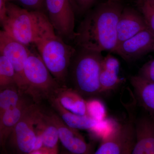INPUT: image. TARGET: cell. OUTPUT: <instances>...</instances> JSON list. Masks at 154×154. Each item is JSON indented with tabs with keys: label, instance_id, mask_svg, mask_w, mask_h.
<instances>
[{
	"label": "cell",
	"instance_id": "cell-1",
	"mask_svg": "<svg viewBox=\"0 0 154 154\" xmlns=\"http://www.w3.org/2000/svg\"><path fill=\"white\" fill-rule=\"evenodd\" d=\"M123 8L119 1L108 0L94 9L80 24L74 38L81 48L102 53L117 45V25Z\"/></svg>",
	"mask_w": 154,
	"mask_h": 154
},
{
	"label": "cell",
	"instance_id": "cell-2",
	"mask_svg": "<svg viewBox=\"0 0 154 154\" xmlns=\"http://www.w3.org/2000/svg\"><path fill=\"white\" fill-rule=\"evenodd\" d=\"M4 31L25 45H36L42 39L56 33L48 17L41 11H28L6 3L0 11Z\"/></svg>",
	"mask_w": 154,
	"mask_h": 154
},
{
	"label": "cell",
	"instance_id": "cell-3",
	"mask_svg": "<svg viewBox=\"0 0 154 154\" xmlns=\"http://www.w3.org/2000/svg\"><path fill=\"white\" fill-rule=\"evenodd\" d=\"M35 46L53 77L61 86H64L70 61L75 53L74 48L56 33L42 39Z\"/></svg>",
	"mask_w": 154,
	"mask_h": 154
},
{
	"label": "cell",
	"instance_id": "cell-4",
	"mask_svg": "<svg viewBox=\"0 0 154 154\" xmlns=\"http://www.w3.org/2000/svg\"><path fill=\"white\" fill-rule=\"evenodd\" d=\"M102 53L81 48L73 63L72 77L76 89L81 95L100 94L99 82Z\"/></svg>",
	"mask_w": 154,
	"mask_h": 154
},
{
	"label": "cell",
	"instance_id": "cell-5",
	"mask_svg": "<svg viewBox=\"0 0 154 154\" xmlns=\"http://www.w3.org/2000/svg\"><path fill=\"white\" fill-rule=\"evenodd\" d=\"M26 85L25 94L35 102L49 99L61 86L46 67L38 54L31 51L24 67Z\"/></svg>",
	"mask_w": 154,
	"mask_h": 154
},
{
	"label": "cell",
	"instance_id": "cell-6",
	"mask_svg": "<svg viewBox=\"0 0 154 154\" xmlns=\"http://www.w3.org/2000/svg\"><path fill=\"white\" fill-rule=\"evenodd\" d=\"M39 111L37 106L32 104L7 140L6 143H10L16 154L34 152L36 135V122Z\"/></svg>",
	"mask_w": 154,
	"mask_h": 154
},
{
	"label": "cell",
	"instance_id": "cell-7",
	"mask_svg": "<svg viewBox=\"0 0 154 154\" xmlns=\"http://www.w3.org/2000/svg\"><path fill=\"white\" fill-rule=\"evenodd\" d=\"M72 0H45L49 19L56 33L62 38H74L75 16Z\"/></svg>",
	"mask_w": 154,
	"mask_h": 154
},
{
	"label": "cell",
	"instance_id": "cell-8",
	"mask_svg": "<svg viewBox=\"0 0 154 154\" xmlns=\"http://www.w3.org/2000/svg\"><path fill=\"white\" fill-rule=\"evenodd\" d=\"M30 52L27 45L12 38L4 30L1 31V55L7 58L12 63L16 72L17 85L24 94L26 90L24 67Z\"/></svg>",
	"mask_w": 154,
	"mask_h": 154
},
{
	"label": "cell",
	"instance_id": "cell-9",
	"mask_svg": "<svg viewBox=\"0 0 154 154\" xmlns=\"http://www.w3.org/2000/svg\"><path fill=\"white\" fill-rule=\"evenodd\" d=\"M58 130L59 140L63 146L70 154H93L91 144L88 143L78 130L68 126L57 114H48Z\"/></svg>",
	"mask_w": 154,
	"mask_h": 154
},
{
	"label": "cell",
	"instance_id": "cell-10",
	"mask_svg": "<svg viewBox=\"0 0 154 154\" xmlns=\"http://www.w3.org/2000/svg\"><path fill=\"white\" fill-rule=\"evenodd\" d=\"M134 142L133 124L130 122L120 124L111 135L102 140L93 154H124Z\"/></svg>",
	"mask_w": 154,
	"mask_h": 154
},
{
	"label": "cell",
	"instance_id": "cell-11",
	"mask_svg": "<svg viewBox=\"0 0 154 154\" xmlns=\"http://www.w3.org/2000/svg\"><path fill=\"white\" fill-rule=\"evenodd\" d=\"M154 48V35L146 29L122 42L113 50L126 61L134 60L146 54Z\"/></svg>",
	"mask_w": 154,
	"mask_h": 154
},
{
	"label": "cell",
	"instance_id": "cell-12",
	"mask_svg": "<svg viewBox=\"0 0 154 154\" xmlns=\"http://www.w3.org/2000/svg\"><path fill=\"white\" fill-rule=\"evenodd\" d=\"M135 142L131 154H154V118L143 116L134 126Z\"/></svg>",
	"mask_w": 154,
	"mask_h": 154
},
{
	"label": "cell",
	"instance_id": "cell-13",
	"mask_svg": "<svg viewBox=\"0 0 154 154\" xmlns=\"http://www.w3.org/2000/svg\"><path fill=\"white\" fill-rule=\"evenodd\" d=\"M146 29L147 27L142 15L131 8L123 9L117 25L116 46Z\"/></svg>",
	"mask_w": 154,
	"mask_h": 154
},
{
	"label": "cell",
	"instance_id": "cell-14",
	"mask_svg": "<svg viewBox=\"0 0 154 154\" xmlns=\"http://www.w3.org/2000/svg\"><path fill=\"white\" fill-rule=\"evenodd\" d=\"M32 104L24 98L16 107L0 116V142L2 146L5 145L15 127Z\"/></svg>",
	"mask_w": 154,
	"mask_h": 154
},
{
	"label": "cell",
	"instance_id": "cell-15",
	"mask_svg": "<svg viewBox=\"0 0 154 154\" xmlns=\"http://www.w3.org/2000/svg\"><path fill=\"white\" fill-rule=\"evenodd\" d=\"M36 128L41 133L43 140L42 149L48 154H56L59 135L57 127L48 114L39 111L36 122Z\"/></svg>",
	"mask_w": 154,
	"mask_h": 154
},
{
	"label": "cell",
	"instance_id": "cell-16",
	"mask_svg": "<svg viewBox=\"0 0 154 154\" xmlns=\"http://www.w3.org/2000/svg\"><path fill=\"white\" fill-rule=\"evenodd\" d=\"M48 99L61 119L66 125L71 128L78 130H86L89 131L98 122L88 115H79L66 110L53 96H51Z\"/></svg>",
	"mask_w": 154,
	"mask_h": 154
},
{
	"label": "cell",
	"instance_id": "cell-17",
	"mask_svg": "<svg viewBox=\"0 0 154 154\" xmlns=\"http://www.w3.org/2000/svg\"><path fill=\"white\" fill-rule=\"evenodd\" d=\"M53 96L63 107L70 112L79 115H87L86 101L76 90L61 86Z\"/></svg>",
	"mask_w": 154,
	"mask_h": 154
},
{
	"label": "cell",
	"instance_id": "cell-18",
	"mask_svg": "<svg viewBox=\"0 0 154 154\" xmlns=\"http://www.w3.org/2000/svg\"><path fill=\"white\" fill-rule=\"evenodd\" d=\"M130 81L140 105L154 118V83L138 75L131 77Z\"/></svg>",
	"mask_w": 154,
	"mask_h": 154
},
{
	"label": "cell",
	"instance_id": "cell-19",
	"mask_svg": "<svg viewBox=\"0 0 154 154\" xmlns=\"http://www.w3.org/2000/svg\"><path fill=\"white\" fill-rule=\"evenodd\" d=\"M24 93L17 85H12L0 90V116L7 110L16 107L22 101Z\"/></svg>",
	"mask_w": 154,
	"mask_h": 154
},
{
	"label": "cell",
	"instance_id": "cell-20",
	"mask_svg": "<svg viewBox=\"0 0 154 154\" xmlns=\"http://www.w3.org/2000/svg\"><path fill=\"white\" fill-rule=\"evenodd\" d=\"M14 85H17V79L14 66L7 58L1 55L0 89Z\"/></svg>",
	"mask_w": 154,
	"mask_h": 154
},
{
	"label": "cell",
	"instance_id": "cell-21",
	"mask_svg": "<svg viewBox=\"0 0 154 154\" xmlns=\"http://www.w3.org/2000/svg\"><path fill=\"white\" fill-rule=\"evenodd\" d=\"M119 125L114 119L107 117L104 120L98 122L89 131L102 140L111 135Z\"/></svg>",
	"mask_w": 154,
	"mask_h": 154
},
{
	"label": "cell",
	"instance_id": "cell-22",
	"mask_svg": "<svg viewBox=\"0 0 154 154\" xmlns=\"http://www.w3.org/2000/svg\"><path fill=\"white\" fill-rule=\"evenodd\" d=\"M122 82L119 74L101 69L99 78L100 93H105L115 89Z\"/></svg>",
	"mask_w": 154,
	"mask_h": 154
},
{
	"label": "cell",
	"instance_id": "cell-23",
	"mask_svg": "<svg viewBox=\"0 0 154 154\" xmlns=\"http://www.w3.org/2000/svg\"><path fill=\"white\" fill-rule=\"evenodd\" d=\"M87 115L99 122L107 118V110L104 103L99 99H92L86 101Z\"/></svg>",
	"mask_w": 154,
	"mask_h": 154
},
{
	"label": "cell",
	"instance_id": "cell-24",
	"mask_svg": "<svg viewBox=\"0 0 154 154\" xmlns=\"http://www.w3.org/2000/svg\"><path fill=\"white\" fill-rule=\"evenodd\" d=\"M140 8L148 29L154 35V6L149 0H141Z\"/></svg>",
	"mask_w": 154,
	"mask_h": 154
},
{
	"label": "cell",
	"instance_id": "cell-25",
	"mask_svg": "<svg viewBox=\"0 0 154 154\" xmlns=\"http://www.w3.org/2000/svg\"><path fill=\"white\" fill-rule=\"evenodd\" d=\"M101 67L102 69L119 74L120 63L116 58L108 54L102 59Z\"/></svg>",
	"mask_w": 154,
	"mask_h": 154
},
{
	"label": "cell",
	"instance_id": "cell-26",
	"mask_svg": "<svg viewBox=\"0 0 154 154\" xmlns=\"http://www.w3.org/2000/svg\"><path fill=\"white\" fill-rule=\"evenodd\" d=\"M137 75L148 82L154 83V59L145 63L140 69Z\"/></svg>",
	"mask_w": 154,
	"mask_h": 154
},
{
	"label": "cell",
	"instance_id": "cell-27",
	"mask_svg": "<svg viewBox=\"0 0 154 154\" xmlns=\"http://www.w3.org/2000/svg\"><path fill=\"white\" fill-rule=\"evenodd\" d=\"M22 5L33 11H41L42 7L45 6V0H18Z\"/></svg>",
	"mask_w": 154,
	"mask_h": 154
},
{
	"label": "cell",
	"instance_id": "cell-28",
	"mask_svg": "<svg viewBox=\"0 0 154 154\" xmlns=\"http://www.w3.org/2000/svg\"><path fill=\"white\" fill-rule=\"evenodd\" d=\"M82 11H85L90 8L95 0H72Z\"/></svg>",
	"mask_w": 154,
	"mask_h": 154
},
{
	"label": "cell",
	"instance_id": "cell-29",
	"mask_svg": "<svg viewBox=\"0 0 154 154\" xmlns=\"http://www.w3.org/2000/svg\"><path fill=\"white\" fill-rule=\"evenodd\" d=\"M133 146H132L131 147H130L125 152V153L124 154H131V151H132V150L133 149Z\"/></svg>",
	"mask_w": 154,
	"mask_h": 154
},
{
	"label": "cell",
	"instance_id": "cell-30",
	"mask_svg": "<svg viewBox=\"0 0 154 154\" xmlns=\"http://www.w3.org/2000/svg\"><path fill=\"white\" fill-rule=\"evenodd\" d=\"M61 154H70L68 152H66V151H64L62 152L61 153Z\"/></svg>",
	"mask_w": 154,
	"mask_h": 154
},
{
	"label": "cell",
	"instance_id": "cell-31",
	"mask_svg": "<svg viewBox=\"0 0 154 154\" xmlns=\"http://www.w3.org/2000/svg\"><path fill=\"white\" fill-rule=\"evenodd\" d=\"M149 1L154 6V1H153V0H149Z\"/></svg>",
	"mask_w": 154,
	"mask_h": 154
},
{
	"label": "cell",
	"instance_id": "cell-32",
	"mask_svg": "<svg viewBox=\"0 0 154 154\" xmlns=\"http://www.w3.org/2000/svg\"><path fill=\"white\" fill-rule=\"evenodd\" d=\"M112 1H119V0H112Z\"/></svg>",
	"mask_w": 154,
	"mask_h": 154
},
{
	"label": "cell",
	"instance_id": "cell-33",
	"mask_svg": "<svg viewBox=\"0 0 154 154\" xmlns=\"http://www.w3.org/2000/svg\"><path fill=\"white\" fill-rule=\"evenodd\" d=\"M153 51H154V49H153Z\"/></svg>",
	"mask_w": 154,
	"mask_h": 154
},
{
	"label": "cell",
	"instance_id": "cell-34",
	"mask_svg": "<svg viewBox=\"0 0 154 154\" xmlns=\"http://www.w3.org/2000/svg\"><path fill=\"white\" fill-rule=\"evenodd\" d=\"M153 1H154V0H153Z\"/></svg>",
	"mask_w": 154,
	"mask_h": 154
}]
</instances>
